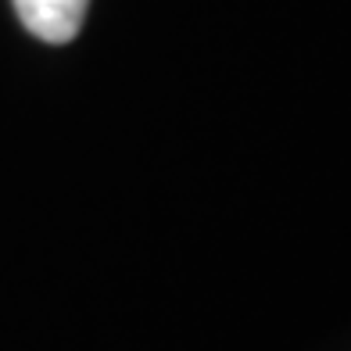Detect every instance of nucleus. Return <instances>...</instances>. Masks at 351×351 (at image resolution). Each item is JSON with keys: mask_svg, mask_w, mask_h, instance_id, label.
Returning a JSON list of instances; mask_svg holds the SVG:
<instances>
[{"mask_svg": "<svg viewBox=\"0 0 351 351\" xmlns=\"http://www.w3.org/2000/svg\"><path fill=\"white\" fill-rule=\"evenodd\" d=\"M90 0H14L22 25L43 43H69L83 29Z\"/></svg>", "mask_w": 351, "mask_h": 351, "instance_id": "1", "label": "nucleus"}]
</instances>
